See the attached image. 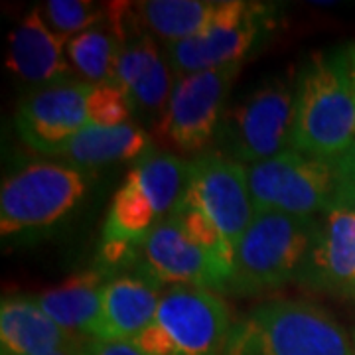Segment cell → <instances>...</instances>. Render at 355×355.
I'll use <instances>...</instances> for the list:
<instances>
[{
    "label": "cell",
    "instance_id": "4fadbf2b",
    "mask_svg": "<svg viewBox=\"0 0 355 355\" xmlns=\"http://www.w3.org/2000/svg\"><path fill=\"white\" fill-rule=\"evenodd\" d=\"M91 83L62 79L26 95L18 113L16 128L28 146L42 154H60L87 128V95Z\"/></svg>",
    "mask_w": 355,
    "mask_h": 355
},
{
    "label": "cell",
    "instance_id": "ac0fdd59",
    "mask_svg": "<svg viewBox=\"0 0 355 355\" xmlns=\"http://www.w3.org/2000/svg\"><path fill=\"white\" fill-rule=\"evenodd\" d=\"M2 355H48L71 345V334L62 330L36 298H4L0 306Z\"/></svg>",
    "mask_w": 355,
    "mask_h": 355
},
{
    "label": "cell",
    "instance_id": "30bf717a",
    "mask_svg": "<svg viewBox=\"0 0 355 355\" xmlns=\"http://www.w3.org/2000/svg\"><path fill=\"white\" fill-rule=\"evenodd\" d=\"M263 4L227 0L219 2L202 34L166 46V62L178 77L241 64L265 24Z\"/></svg>",
    "mask_w": 355,
    "mask_h": 355
},
{
    "label": "cell",
    "instance_id": "5bb4252c",
    "mask_svg": "<svg viewBox=\"0 0 355 355\" xmlns=\"http://www.w3.org/2000/svg\"><path fill=\"white\" fill-rule=\"evenodd\" d=\"M306 286L355 296V209L334 205L318 219L298 279Z\"/></svg>",
    "mask_w": 355,
    "mask_h": 355
},
{
    "label": "cell",
    "instance_id": "3957f363",
    "mask_svg": "<svg viewBox=\"0 0 355 355\" xmlns=\"http://www.w3.org/2000/svg\"><path fill=\"white\" fill-rule=\"evenodd\" d=\"M227 355H355V349L324 308L275 300L257 306L233 326Z\"/></svg>",
    "mask_w": 355,
    "mask_h": 355
},
{
    "label": "cell",
    "instance_id": "9a60e30c",
    "mask_svg": "<svg viewBox=\"0 0 355 355\" xmlns=\"http://www.w3.org/2000/svg\"><path fill=\"white\" fill-rule=\"evenodd\" d=\"M160 288L142 277H116L103 291L99 318L91 330L93 340L135 342L153 324L160 304Z\"/></svg>",
    "mask_w": 355,
    "mask_h": 355
},
{
    "label": "cell",
    "instance_id": "7402d4cb",
    "mask_svg": "<svg viewBox=\"0 0 355 355\" xmlns=\"http://www.w3.org/2000/svg\"><path fill=\"white\" fill-rule=\"evenodd\" d=\"M38 10L51 32L67 42L99 24L107 12V4L85 0H50Z\"/></svg>",
    "mask_w": 355,
    "mask_h": 355
},
{
    "label": "cell",
    "instance_id": "277c9868",
    "mask_svg": "<svg viewBox=\"0 0 355 355\" xmlns=\"http://www.w3.org/2000/svg\"><path fill=\"white\" fill-rule=\"evenodd\" d=\"M318 217L259 211L235 249L225 291L259 294L298 279L316 233Z\"/></svg>",
    "mask_w": 355,
    "mask_h": 355
},
{
    "label": "cell",
    "instance_id": "cb8c5ba5",
    "mask_svg": "<svg viewBox=\"0 0 355 355\" xmlns=\"http://www.w3.org/2000/svg\"><path fill=\"white\" fill-rule=\"evenodd\" d=\"M334 178H336V193L334 205L354 207L355 209V142L345 153L331 162Z\"/></svg>",
    "mask_w": 355,
    "mask_h": 355
},
{
    "label": "cell",
    "instance_id": "2e32d148",
    "mask_svg": "<svg viewBox=\"0 0 355 355\" xmlns=\"http://www.w3.org/2000/svg\"><path fill=\"white\" fill-rule=\"evenodd\" d=\"M6 65L28 83L50 85L67 79L65 40L51 32L38 8L14 28Z\"/></svg>",
    "mask_w": 355,
    "mask_h": 355
},
{
    "label": "cell",
    "instance_id": "603a6c76",
    "mask_svg": "<svg viewBox=\"0 0 355 355\" xmlns=\"http://www.w3.org/2000/svg\"><path fill=\"white\" fill-rule=\"evenodd\" d=\"M89 123L93 127H121L127 125L132 107L128 95L114 83H99L89 89Z\"/></svg>",
    "mask_w": 355,
    "mask_h": 355
},
{
    "label": "cell",
    "instance_id": "52a82bcc",
    "mask_svg": "<svg viewBox=\"0 0 355 355\" xmlns=\"http://www.w3.org/2000/svg\"><path fill=\"white\" fill-rule=\"evenodd\" d=\"M294 89L275 79L225 111L219 127L223 156L241 164H259L292 148Z\"/></svg>",
    "mask_w": 355,
    "mask_h": 355
},
{
    "label": "cell",
    "instance_id": "83f0119b",
    "mask_svg": "<svg viewBox=\"0 0 355 355\" xmlns=\"http://www.w3.org/2000/svg\"><path fill=\"white\" fill-rule=\"evenodd\" d=\"M354 349H355V334H354Z\"/></svg>",
    "mask_w": 355,
    "mask_h": 355
},
{
    "label": "cell",
    "instance_id": "e0dca14e",
    "mask_svg": "<svg viewBox=\"0 0 355 355\" xmlns=\"http://www.w3.org/2000/svg\"><path fill=\"white\" fill-rule=\"evenodd\" d=\"M130 4L111 2L99 24L65 42L67 64L87 83H113Z\"/></svg>",
    "mask_w": 355,
    "mask_h": 355
},
{
    "label": "cell",
    "instance_id": "d6986e66",
    "mask_svg": "<svg viewBox=\"0 0 355 355\" xmlns=\"http://www.w3.org/2000/svg\"><path fill=\"white\" fill-rule=\"evenodd\" d=\"M105 286V270H89L36 296V302L67 334L91 336L101 312Z\"/></svg>",
    "mask_w": 355,
    "mask_h": 355
},
{
    "label": "cell",
    "instance_id": "ffe728a7",
    "mask_svg": "<svg viewBox=\"0 0 355 355\" xmlns=\"http://www.w3.org/2000/svg\"><path fill=\"white\" fill-rule=\"evenodd\" d=\"M150 139L139 125L121 127H93L83 128L71 140L60 156L67 158L71 164L97 168L113 162H127L132 158H142L148 150Z\"/></svg>",
    "mask_w": 355,
    "mask_h": 355
},
{
    "label": "cell",
    "instance_id": "484cf974",
    "mask_svg": "<svg viewBox=\"0 0 355 355\" xmlns=\"http://www.w3.org/2000/svg\"><path fill=\"white\" fill-rule=\"evenodd\" d=\"M343 60H345V67H347V73H349V79L354 83L355 89V44L347 46L345 50H342Z\"/></svg>",
    "mask_w": 355,
    "mask_h": 355
},
{
    "label": "cell",
    "instance_id": "44dd1931",
    "mask_svg": "<svg viewBox=\"0 0 355 355\" xmlns=\"http://www.w3.org/2000/svg\"><path fill=\"white\" fill-rule=\"evenodd\" d=\"M219 2L211 0H146L132 4L140 28L164 46L190 40L209 26Z\"/></svg>",
    "mask_w": 355,
    "mask_h": 355
},
{
    "label": "cell",
    "instance_id": "8992f818",
    "mask_svg": "<svg viewBox=\"0 0 355 355\" xmlns=\"http://www.w3.org/2000/svg\"><path fill=\"white\" fill-rule=\"evenodd\" d=\"M85 193L83 174L64 164L36 162L2 184L0 233L12 237L62 221Z\"/></svg>",
    "mask_w": 355,
    "mask_h": 355
},
{
    "label": "cell",
    "instance_id": "6da1fadb",
    "mask_svg": "<svg viewBox=\"0 0 355 355\" xmlns=\"http://www.w3.org/2000/svg\"><path fill=\"white\" fill-rule=\"evenodd\" d=\"M191 162L176 154L146 153L114 193L103 225V270L135 261L140 245L174 214L190 184Z\"/></svg>",
    "mask_w": 355,
    "mask_h": 355
},
{
    "label": "cell",
    "instance_id": "ba28073f",
    "mask_svg": "<svg viewBox=\"0 0 355 355\" xmlns=\"http://www.w3.org/2000/svg\"><path fill=\"white\" fill-rule=\"evenodd\" d=\"M254 211H280L318 217L328 211L336 193L334 168L328 160L286 150L249 170Z\"/></svg>",
    "mask_w": 355,
    "mask_h": 355
},
{
    "label": "cell",
    "instance_id": "5b68a950",
    "mask_svg": "<svg viewBox=\"0 0 355 355\" xmlns=\"http://www.w3.org/2000/svg\"><path fill=\"white\" fill-rule=\"evenodd\" d=\"M231 330L227 306L217 294L172 286L135 343L146 355H227Z\"/></svg>",
    "mask_w": 355,
    "mask_h": 355
},
{
    "label": "cell",
    "instance_id": "7c38bea8",
    "mask_svg": "<svg viewBox=\"0 0 355 355\" xmlns=\"http://www.w3.org/2000/svg\"><path fill=\"white\" fill-rule=\"evenodd\" d=\"M186 193L214 221L229 249L235 253L257 216L247 168L221 153L205 154L191 162Z\"/></svg>",
    "mask_w": 355,
    "mask_h": 355
},
{
    "label": "cell",
    "instance_id": "8fae6325",
    "mask_svg": "<svg viewBox=\"0 0 355 355\" xmlns=\"http://www.w3.org/2000/svg\"><path fill=\"white\" fill-rule=\"evenodd\" d=\"M139 277L160 286L225 291L231 266L193 243L170 216L140 245L135 257Z\"/></svg>",
    "mask_w": 355,
    "mask_h": 355
},
{
    "label": "cell",
    "instance_id": "9c48e42d",
    "mask_svg": "<svg viewBox=\"0 0 355 355\" xmlns=\"http://www.w3.org/2000/svg\"><path fill=\"white\" fill-rule=\"evenodd\" d=\"M241 64L178 77L156 135L182 153H198L219 132L225 99Z\"/></svg>",
    "mask_w": 355,
    "mask_h": 355
},
{
    "label": "cell",
    "instance_id": "d4e9b609",
    "mask_svg": "<svg viewBox=\"0 0 355 355\" xmlns=\"http://www.w3.org/2000/svg\"><path fill=\"white\" fill-rule=\"evenodd\" d=\"M81 355H146L135 342L89 340L81 345Z\"/></svg>",
    "mask_w": 355,
    "mask_h": 355
},
{
    "label": "cell",
    "instance_id": "7a4b0ae2",
    "mask_svg": "<svg viewBox=\"0 0 355 355\" xmlns=\"http://www.w3.org/2000/svg\"><path fill=\"white\" fill-rule=\"evenodd\" d=\"M354 142L355 89L343 53H318L294 89L291 150L334 162Z\"/></svg>",
    "mask_w": 355,
    "mask_h": 355
},
{
    "label": "cell",
    "instance_id": "4316f807",
    "mask_svg": "<svg viewBox=\"0 0 355 355\" xmlns=\"http://www.w3.org/2000/svg\"><path fill=\"white\" fill-rule=\"evenodd\" d=\"M48 355H81V345H77V343H71V345H67L64 349H58V352H53V354Z\"/></svg>",
    "mask_w": 355,
    "mask_h": 355
}]
</instances>
